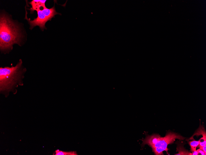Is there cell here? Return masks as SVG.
I'll list each match as a JSON object with an SVG mask.
<instances>
[{
  "mask_svg": "<svg viewBox=\"0 0 206 155\" xmlns=\"http://www.w3.org/2000/svg\"><path fill=\"white\" fill-rule=\"evenodd\" d=\"M21 37L18 26L9 16L1 14L0 18V50L1 53H9L14 44L21 46Z\"/></svg>",
  "mask_w": 206,
  "mask_h": 155,
  "instance_id": "cell-2",
  "label": "cell"
},
{
  "mask_svg": "<svg viewBox=\"0 0 206 155\" xmlns=\"http://www.w3.org/2000/svg\"><path fill=\"white\" fill-rule=\"evenodd\" d=\"M185 139L180 135L170 132L164 137H161L158 134L148 136L143 140L142 145H148L150 146L155 155H163L164 151L168 152V145L173 143L176 139L182 140Z\"/></svg>",
  "mask_w": 206,
  "mask_h": 155,
  "instance_id": "cell-3",
  "label": "cell"
},
{
  "mask_svg": "<svg viewBox=\"0 0 206 155\" xmlns=\"http://www.w3.org/2000/svg\"><path fill=\"white\" fill-rule=\"evenodd\" d=\"M26 68L23 66L21 59L15 66L0 67V91L6 97L10 92L14 94L19 86L24 85L23 79L26 72Z\"/></svg>",
  "mask_w": 206,
  "mask_h": 155,
  "instance_id": "cell-1",
  "label": "cell"
},
{
  "mask_svg": "<svg viewBox=\"0 0 206 155\" xmlns=\"http://www.w3.org/2000/svg\"><path fill=\"white\" fill-rule=\"evenodd\" d=\"M53 155H78L76 151L65 152L59 150H56Z\"/></svg>",
  "mask_w": 206,
  "mask_h": 155,
  "instance_id": "cell-7",
  "label": "cell"
},
{
  "mask_svg": "<svg viewBox=\"0 0 206 155\" xmlns=\"http://www.w3.org/2000/svg\"><path fill=\"white\" fill-rule=\"evenodd\" d=\"M197 152H198L199 154H201V155H206V154H205V152L202 150H201V149H199L197 150H196Z\"/></svg>",
  "mask_w": 206,
  "mask_h": 155,
  "instance_id": "cell-10",
  "label": "cell"
},
{
  "mask_svg": "<svg viewBox=\"0 0 206 155\" xmlns=\"http://www.w3.org/2000/svg\"><path fill=\"white\" fill-rule=\"evenodd\" d=\"M199 141V147L200 148H202L203 146H205L206 145V139L204 138L203 137Z\"/></svg>",
  "mask_w": 206,
  "mask_h": 155,
  "instance_id": "cell-9",
  "label": "cell"
},
{
  "mask_svg": "<svg viewBox=\"0 0 206 155\" xmlns=\"http://www.w3.org/2000/svg\"><path fill=\"white\" fill-rule=\"evenodd\" d=\"M46 1V0H33L29 2L32 6V7L29 10L30 11L31 13H33L34 11L40 10L41 8H42L43 9L46 8L45 5Z\"/></svg>",
  "mask_w": 206,
  "mask_h": 155,
  "instance_id": "cell-5",
  "label": "cell"
},
{
  "mask_svg": "<svg viewBox=\"0 0 206 155\" xmlns=\"http://www.w3.org/2000/svg\"><path fill=\"white\" fill-rule=\"evenodd\" d=\"M206 145L203 146V147L202 148H200L201 150H202L205 153V154H206Z\"/></svg>",
  "mask_w": 206,
  "mask_h": 155,
  "instance_id": "cell-11",
  "label": "cell"
},
{
  "mask_svg": "<svg viewBox=\"0 0 206 155\" xmlns=\"http://www.w3.org/2000/svg\"><path fill=\"white\" fill-rule=\"evenodd\" d=\"M42 11L49 21L54 18L55 15L60 14L56 12L55 6L50 8H48L47 7L44 8Z\"/></svg>",
  "mask_w": 206,
  "mask_h": 155,
  "instance_id": "cell-6",
  "label": "cell"
},
{
  "mask_svg": "<svg viewBox=\"0 0 206 155\" xmlns=\"http://www.w3.org/2000/svg\"><path fill=\"white\" fill-rule=\"evenodd\" d=\"M199 154L196 150L193 152L192 153V155H198Z\"/></svg>",
  "mask_w": 206,
  "mask_h": 155,
  "instance_id": "cell-12",
  "label": "cell"
},
{
  "mask_svg": "<svg viewBox=\"0 0 206 155\" xmlns=\"http://www.w3.org/2000/svg\"><path fill=\"white\" fill-rule=\"evenodd\" d=\"M26 10V15L25 19L27 20L30 25V28L32 30L34 27L39 26L42 30L46 29V23L49 21L47 17L43 13L42 10H39L37 11L38 13V17L33 20H31L30 19H28L27 16V11Z\"/></svg>",
  "mask_w": 206,
  "mask_h": 155,
  "instance_id": "cell-4",
  "label": "cell"
},
{
  "mask_svg": "<svg viewBox=\"0 0 206 155\" xmlns=\"http://www.w3.org/2000/svg\"><path fill=\"white\" fill-rule=\"evenodd\" d=\"M189 143L191 147V151L193 152L196 150V148L199 145V141L194 140L190 142Z\"/></svg>",
  "mask_w": 206,
  "mask_h": 155,
  "instance_id": "cell-8",
  "label": "cell"
}]
</instances>
